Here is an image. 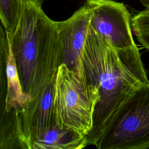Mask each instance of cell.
<instances>
[{"label":"cell","instance_id":"6da1fadb","mask_svg":"<svg viewBox=\"0 0 149 149\" xmlns=\"http://www.w3.org/2000/svg\"><path fill=\"white\" fill-rule=\"evenodd\" d=\"M82 65L86 81L97 88L99 95L93 127L87 136L88 145L95 146L116 111L139 86L149 81L137 45L115 49L91 26Z\"/></svg>","mask_w":149,"mask_h":149},{"label":"cell","instance_id":"7a4b0ae2","mask_svg":"<svg viewBox=\"0 0 149 149\" xmlns=\"http://www.w3.org/2000/svg\"><path fill=\"white\" fill-rule=\"evenodd\" d=\"M42 1H25L19 24L10 35L25 103L34 98L61 65L57 22L42 9Z\"/></svg>","mask_w":149,"mask_h":149},{"label":"cell","instance_id":"3957f363","mask_svg":"<svg viewBox=\"0 0 149 149\" xmlns=\"http://www.w3.org/2000/svg\"><path fill=\"white\" fill-rule=\"evenodd\" d=\"M99 99L97 88L63 64L57 70L53 105L57 123L87 136Z\"/></svg>","mask_w":149,"mask_h":149},{"label":"cell","instance_id":"277c9868","mask_svg":"<svg viewBox=\"0 0 149 149\" xmlns=\"http://www.w3.org/2000/svg\"><path fill=\"white\" fill-rule=\"evenodd\" d=\"M149 146V82L119 107L95 146L98 149H147Z\"/></svg>","mask_w":149,"mask_h":149},{"label":"cell","instance_id":"5b68a950","mask_svg":"<svg viewBox=\"0 0 149 149\" xmlns=\"http://www.w3.org/2000/svg\"><path fill=\"white\" fill-rule=\"evenodd\" d=\"M90 9V26L115 49H127L136 45L130 15L122 2L112 0H86Z\"/></svg>","mask_w":149,"mask_h":149},{"label":"cell","instance_id":"8992f818","mask_svg":"<svg viewBox=\"0 0 149 149\" xmlns=\"http://www.w3.org/2000/svg\"><path fill=\"white\" fill-rule=\"evenodd\" d=\"M90 17V9L84 4L68 19L57 22L61 47V65L83 76L82 54L89 31Z\"/></svg>","mask_w":149,"mask_h":149},{"label":"cell","instance_id":"52a82bcc","mask_svg":"<svg viewBox=\"0 0 149 149\" xmlns=\"http://www.w3.org/2000/svg\"><path fill=\"white\" fill-rule=\"evenodd\" d=\"M55 77L56 74L44 84L34 98L27 101L23 111L19 113L21 134L27 149L56 121L53 105Z\"/></svg>","mask_w":149,"mask_h":149},{"label":"cell","instance_id":"ba28073f","mask_svg":"<svg viewBox=\"0 0 149 149\" xmlns=\"http://www.w3.org/2000/svg\"><path fill=\"white\" fill-rule=\"evenodd\" d=\"M0 29L1 93L6 95L1 101V113L15 111L20 113L23 111L25 100L12 53L10 37L2 25Z\"/></svg>","mask_w":149,"mask_h":149},{"label":"cell","instance_id":"9c48e42d","mask_svg":"<svg viewBox=\"0 0 149 149\" xmlns=\"http://www.w3.org/2000/svg\"><path fill=\"white\" fill-rule=\"evenodd\" d=\"M87 146L86 136L56 121L31 144L30 149H81Z\"/></svg>","mask_w":149,"mask_h":149},{"label":"cell","instance_id":"30bf717a","mask_svg":"<svg viewBox=\"0 0 149 149\" xmlns=\"http://www.w3.org/2000/svg\"><path fill=\"white\" fill-rule=\"evenodd\" d=\"M24 5V0H0L1 25L8 34L12 35L15 31Z\"/></svg>","mask_w":149,"mask_h":149},{"label":"cell","instance_id":"8fae6325","mask_svg":"<svg viewBox=\"0 0 149 149\" xmlns=\"http://www.w3.org/2000/svg\"><path fill=\"white\" fill-rule=\"evenodd\" d=\"M134 34L143 48L149 50V9H146L131 19Z\"/></svg>","mask_w":149,"mask_h":149},{"label":"cell","instance_id":"7c38bea8","mask_svg":"<svg viewBox=\"0 0 149 149\" xmlns=\"http://www.w3.org/2000/svg\"><path fill=\"white\" fill-rule=\"evenodd\" d=\"M142 5H143L146 9H149V0H138Z\"/></svg>","mask_w":149,"mask_h":149},{"label":"cell","instance_id":"4fadbf2b","mask_svg":"<svg viewBox=\"0 0 149 149\" xmlns=\"http://www.w3.org/2000/svg\"><path fill=\"white\" fill-rule=\"evenodd\" d=\"M25 1H30V2H38L41 0H24Z\"/></svg>","mask_w":149,"mask_h":149},{"label":"cell","instance_id":"5bb4252c","mask_svg":"<svg viewBox=\"0 0 149 149\" xmlns=\"http://www.w3.org/2000/svg\"><path fill=\"white\" fill-rule=\"evenodd\" d=\"M147 148H149V146L147 147Z\"/></svg>","mask_w":149,"mask_h":149}]
</instances>
